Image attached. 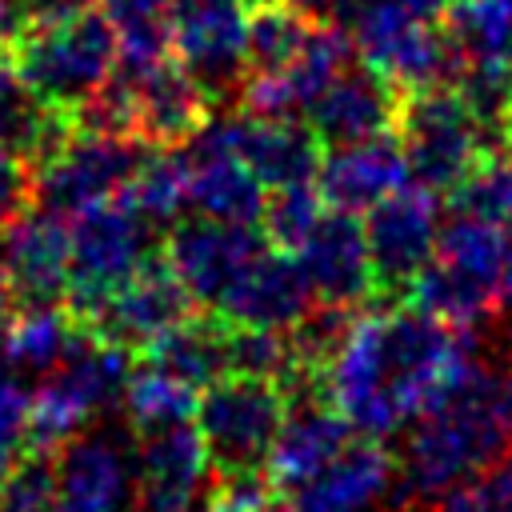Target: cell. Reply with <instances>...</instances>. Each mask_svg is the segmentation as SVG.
Here are the masks:
<instances>
[{
  "instance_id": "cell-1",
  "label": "cell",
  "mask_w": 512,
  "mask_h": 512,
  "mask_svg": "<svg viewBox=\"0 0 512 512\" xmlns=\"http://www.w3.org/2000/svg\"><path fill=\"white\" fill-rule=\"evenodd\" d=\"M472 356L468 328L444 324L412 300L356 312L340 348L320 368V392L352 432L388 440L408 432Z\"/></svg>"
},
{
  "instance_id": "cell-2",
  "label": "cell",
  "mask_w": 512,
  "mask_h": 512,
  "mask_svg": "<svg viewBox=\"0 0 512 512\" xmlns=\"http://www.w3.org/2000/svg\"><path fill=\"white\" fill-rule=\"evenodd\" d=\"M512 452V364L472 356L408 424L396 460L416 500H440Z\"/></svg>"
},
{
  "instance_id": "cell-3",
  "label": "cell",
  "mask_w": 512,
  "mask_h": 512,
  "mask_svg": "<svg viewBox=\"0 0 512 512\" xmlns=\"http://www.w3.org/2000/svg\"><path fill=\"white\" fill-rule=\"evenodd\" d=\"M408 300L456 328L512 308V228L456 208L440 224L432 264L408 284Z\"/></svg>"
},
{
  "instance_id": "cell-4",
  "label": "cell",
  "mask_w": 512,
  "mask_h": 512,
  "mask_svg": "<svg viewBox=\"0 0 512 512\" xmlns=\"http://www.w3.org/2000/svg\"><path fill=\"white\" fill-rule=\"evenodd\" d=\"M128 376L132 352L84 324L68 356L28 392V448L56 452L92 428L100 412H112L124 400Z\"/></svg>"
},
{
  "instance_id": "cell-5",
  "label": "cell",
  "mask_w": 512,
  "mask_h": 512,
  "mask_svg": "<svg viewBox=\"0 0 512 512\" xmlns=\"http://www.w3.org/2000/svg\"><path fill=\"white\" fill-rule=\"evenodd\" d=\"M160 228L140 216L124 196L84 208L68 220L72 240V280H68V308L80 324H88L112 292H120L140 268L156 260Z\"/></svg>"
},
{
  "instance_id": "cell-6",
  "label": "cell",
  "mask_w": 512,
  "mask_h": 512,
  "mask_svg": "<svg viewBox=\"0 0 512 512\" xmlns=\"http://www.w3.org/2000/svg\"><path fill=\"white\" fill-rule=\"evenodd\" d=\"M288 388L264 376L228 372L200 392L196 428L224 480L264 476L268 452L288 416Z\"/></svg>"
},
{
  "instance_id": "cell-7",
  "label": "cell",
  "mask_w": 512,
  "mask_h": 512,
  "mask_svg": "<svg viewBox=\"0 0 512 512\" xmlns=\"http://www.w3.org/2000/svg\"><path fill=\"white\" fill-rule=\"evenodd\" d=\"M396 136L408 160V180L428 192H456L464 176L492 152L480 120L456 88H424L400 96Z\"/></svg>"
},
{
  "instance_id": "cell-8",
  "label": "cell",
  "mask_w": 512,
  "mask_h": 512,
  "mask_svg": "<svg viewBox=\"0 0 512 512\" xmlns=\"http://www.w3.org/2000/svg\"><path fill=\"white\" fill-rule=\"evenodd\" d=\"M12 56L36 96H44L64 112H76L112 76L120 60V44L112 24L96 8L76 20L32 28L12 44Z\"/></svg>"
},
{
  "instance_id": "cell-9",
  "label": "cell",
  "mask_w": 512,
  "mask_h": 512,
  "mask_svg": "<svg viewBox=\"0 0 512 512\" xmlns=\"http://www.w3.org/2000/svg\"><path fill=\"white\" fill-rule=\"evenodd\" d=\"M148 148L152 144H144L140 136H112V132L80 128L44 164L32 168V204L72 220L84 208L116 200L136 176Z\"/></svg>"
},
{
  "instance_id": "cell-10",
  "label": "cell",
  "mask_w": 512,
  "mask_h": 512,
  "mask_svg": "<svg viewBox=\"0 0 512 512\" xmlns=\"http://www.w3.org/2000/svg\"><path fill=\"white\" fill-rule=\"evenodd\" d=\"M240 112L236 116H208L184 144V172H188V208L196 216L228 220V224H260L268 188L240 156Z\"/></svg>"
},
{
  "instance_id": "cell-11",
  "label": "cell",
  "mask_w": 512,
  "mask_h": 512,
  "mask_svg": "<svg viewBox=\"0 0 512 512\" xmlns=\"http://www.w3.org/2000/svg\"><path fill=\"white\" fill-rule=\"evenodd\" d=\"M248 0H172V56L216 96L248 80Z\"/></svg>"
},
{
  "instance_id": "cell-12",
  "label": "cell",
  "mask_w": 512,
  "mask_h": 512,
  "mask_svg": "<svg viewBox=\"0 0 512 512\" xmlns=\"http://www.w3.org/2000/svg\"><path fill=\"white\" fill-rule=\"evenodd\" d=\"M136 444L116 428H84L52 456V512H132Z\"/></svg>"
},
{
  "instance_id": "cell-13",
  "label": "cell",
  "mask_w": 512,
  "mask_h": 512,
  "mask_svg": "<svg viewBox=\"0 0 512 512\" xmlns=\"http://www.w3.org/2000/svg\"><path fill=\"white\" fill-rule=\"evenodd\" d=\"M260 224H228L212 216L180 220L164 240V260L192 296V304L220 308V300L232 292L240 272L268 248Z\"/></svg>"
},
{
  "instance_id": "cell-14",
  "label": "cell",
  "mask_w": 512,
  "mask_h": 512,
  "mask_svg": "<svg viewBox=\"0 0 512 512\" xmlns=\"http://www.w3.org/2000/svg\"><path fill=\"white\" fill-rule=\"evenodd\" d=\"M364 240L376 268V288H404L432 264L440 240V200L424 184H404L364 216Z\"/></svg>"
},
{
  "instance_id": "cell-15",
  "label": "cell",
  "mask_w": 512,
  "mask_h": 512,
  "mask_svg": "<svg viewBox=\"0 0 512 512\" xmlns=\"http://www.w3.org/2000/svg\"><path fill=\"white\" fill-rule=\"evenodd\" d=\"M0 264L20 308L68 304V280H72L68 220L40 204H28L16 220L0 228Z\"/></svg>"
},
{
  "instance_id": "cell-16",
  "label": "cell",
  "mask_w": 512,
  "mask_h": 512,
  "mask_svg": "<svg viewBox=\"0 0 512 512\" xmlns=\"http://www.w3.org/2000/svg\"><path fill=\"white\" fill-rule=\"evenodd\" d=\"M216 464L192 424H172L136 436V512H192Z\"/></svg>"
},
{
  "instance_id": "cell-17",
  "label": "cell",
  "mask_w": 512,
  "mask_h": 512,
  "mask_svg": "<svg viewBox=\"0 0 512 512\" xmlns=\"http://www.w3.org/2000/svg\"><path fill=\"white\" fill-rule=\"evenodd\" d=\"M300 260L316 304H340L356 308L376 292V268L364 240V220L340 208H324V216L312 224V232L292 248Z\"/></svg>"
},
{
  "instance_id": "cell-18",
  "label": "cell",
  "mask_w": 512,
  "mask_h": 512,
  "mask_svg": "<svg viewBox=\"0 0 512 512\" xmlns=\"http://www.w3.org/2000/svg\"><path fill=\"white\" fill-rule=\"evenodd\" d=\"M316 308V292L288 248H264L220 300L216 316L232 328H264V332H292Z\"/></svg>"
},
{
  "instance_id": "cell-19",
  "label": "cell",
  "mask_w": 512,
  "mask_h": 512,
  "mask_svg": "<svg viewBox=\"0 0 512 512\" xmlns=\"http://www.w3.org/2000/svg\"><path fill=\"white\" fill-rule=\"evenodd\" d=\"M360 432L348 428V420L328 404L304 396L300 404H288V416L280 424V436L268 452L264 476L276 492H300L316 484L356 440Z\"/></svg>"
},
{
  "instance_id": "cell-20",
  "label": "cell",
  "mask_w": 512,
  "mask_h": 512,
  "mask_svg": "<svg viewBox=\"0 0 512 512\" xmlns=\"http://www.w3.org/2000/svg\"><path fill=\"white\" fill-rule=\"evenodd\" d=\"M404 184H408V160L396 128L380 136L348 140V144H328L316 176L324 204L352 216H364Z\"/></svg>"
},
{
  "instance_id": "cell-21",
  "label": "cell",
  "mask_w": 512,
  "mask_h": 512,
  "mask_svg": "<svg viewBox=\"0 0 512 512\" xmlns=\"http://www.w3.org/2000/svg\"><path fill=\"white\" fill-rule=\"evenodd\" d=\"M192 312V296L168 268V260H152L140 268L120 292L108 296V304L88 320V328L104 332L108 340L124 344L128 352L152 348L168 328H176Z\"/></svg>"
},
{
  "instance_id": "cell-22",
  "label": "cell",
  "mask_w": 512,
  "mask_h": 512,
  "mask_svg": "<svg viewBox=\"0 0 512 512\" xmlns=\"http://www.w3.org/2000/svg\"><path fill=\"white\" fill-rule=\"evenodd\" d=\"M116 68L132 80L136 96V136L152 148H176L184 144L204 120H208V92L192 80V72L180 60H156V64H128L116 60Z\"/></svg>"
},
{
  "instance_id": "cell-23",
  "label": "cell",
  "mask_w": 512,
  "mask_h": 512,
  "mask_svg": "<svg viewBox=\"0 0 512 512\" xmlns=\"http://www.w3.org/2000/svg\"><path fill=\"white\" fill-rule=\"evenodd\" d=\"M400 88L380 76L372 64H348L308 108V124L324 144H348L364 136H380L396 128L400 116Z\"/></svg>"
},
{
  "instance_id": "cell-24",
  "label": "cell",
  "mask_w": 512,
  "mask_h": 512,
  "mask_svg": "<svg viewBox=\"0 0 512 512\" xmlns=\"http://www.w3.org/2000/svg\"><path fill=\"white\" fill-rule=\"evenodd\" d=\"M240 156L260 176V184L292 188V184H316L324 140L304 116H252L240 112Z\"/></svg>"
},
{
  "instance_id": "cell-25",
  "label": "cell",
  "mask_w": 512,
  "mask_h": 512,
  "mask_svg": "<svg viewBox=\"0 0 512 512\" xmlns=\"http://www.w3.org/2000/svg\"><path fill=\"white\" fill-rule=\"evenodd\" d=\"M76 132L72 112L48 104L24 80L12 48L0 44V144L20 152L32 168L44 164Z\"/></svg>"
},
{
  "instance_id": "cell-26",
  "label": "cell",
  "mask_w": 512,
  "mask_h": 512,
  "mask_svg": "<svg viewBox=\"0 0 512 512\" xmlns=\"http://www.w3.org/2000/svg\"><path fill=\"white\" fill-rule=\"evenodd\" d=\"M144 356H148V364H156L204 392L212 380L232 372V324L216 312H208V316L188 312L152 348H144Z\"/></svg>"
},
{
  "instance_id": "cell-27",
  "label": "cell",
  "mask_w": 512,
  "mask_h": 512,
  "mask_svg": "<svg viewBox=\"0 0 512 512\" xmlns=\"http://www.w3.org/2000/svg\"><path fill=\"white\" fill-rule=\"evenodd\" d=\"M80 320L72 312H64L60 304H28L16 312L12 332H8V348H4V368L16 376H48L68 348L80 336Z\"/></svg>"
},
{
  "instance_id": "cell-28",
  "label": "cell",
  "mask_w": 512,
  "mask_h": 512,
  "mask_svg": "<svg viewBox=\"0 0 512 512\" xmlns=\"http://www.w3.org/2000/svg\"><path fill=\"white\" fill-rule=\"evenodd\" d=\"M196 404H200V388H192L188 380H180V376H172L156 364L132 368L124 400H120V408L128 416V428L136 436L156 432V428H172V424H192Z\"/></svg>"
},
{
  "instance_id": "cell-29",
  "label": "cell",
  "mask_w": 512,
  "mask_h": 512,
  "mask_svg": "<svg viewBox=\"0 0 512 512\" xmlns=\"http://www.w3.org/2000/svg\"><path fill=\"white\" fill-rule=\"evenodd\" d=\"M452 0H332V24L352 40L356 52L396 36L404 28L440 24Z\"/></svg>"
},
{
  "instance_id": "cell-30",
  "label": "cell",
  "mask_w": 512,
  "mask_h": 512,
  "mask_svg": "<svg viewBox=\"0 0 512 512\" xmlns=\"http://www.w3.org/2000/svg\"><path fill=\"white\" fill-rule=\"evenodd\" d=\"M140 216H148L160 232H172L188 208V172H184V156L172 148H148V156L140 160L136 176L128 180V188L120 192Z\"/></svg>"
},
{
  "instance_id": "cell-31",
  "label": "cell",
  "mask_w": 512,
  "mask_h": 512,
  "mask_svg": "<svg viewBox=\"0 0 512 512\" xmlns=\"http://www.w3.org/2000/svg\"><path fill=\"white\" fill-rule=\"evenodd\" d=\"M100 12L116 32L120 60L156 64L172 56V0H100Z\"/></svg>"
},
{
  "instance_id": "cell-32",
  "label": "cell",
  "mask_w": 512,
  "mask_h": 512,
  "mask_svg": "<svg viewBox=\"0 0 512 512\" xmlns=\"http://www.w3.org/2000/svg\"><path fill=\"white\" fill-rule=\"evenodd\" d=\"M444 28L464 60H496L512 68V0H452Z\"/></svg>"
},
{
  "instance_id": "cell-33",
  "label": "cell",
  "mask_w": 512,
  "mask_h": 512,
  "mask_svg": "<svg viewBox=\"0 0 512 512\" xmlns=\"http://www.w3.org/2000/svg\"><path fill=\"white\" fill-rule=\"evenodd\" d=\"M312 24L316 20L300 16L284 0H260L248 12V76L288 68L292 56L304 48Z\"/></svg>"
},
{
  "instance_id": "cell-34",
  "label": "cell",
  "mask_w": 512,
  "mask_h": 512,
  "mask_svg": "<svg viewBox=\"0 0 512 512\" xmlns=\"http://www.w3.org/2000/svg\"><path fill=\"white\" fill-rule=\"evenodd\" d=\"M452 196L460 212L512 228V152L504 148L500 156H484Z\"/></svg>"
},
{
  "instance_id": "cell-35",
  "label": "cell",
  "mask_w": 512,
  "mask_h": 512,
  "mask_svg": "<svg viewBox=\"0 0 512 512\" xmlns=\"http://www.w3.org/2000/svg\"><path fill=\"white\" fill-rule=\"evenodd\" d=\"M324 196H320V188L316 184H292V188H272L268 192V204H264V220H260V228H264V236L276 244V248H296L308 232H312V224L324 216Z\"/></svg>"
},
{
  "instance_id": "cell-36",
  "label": "cell",
  "mask_w": 512,
  "mask_h": 512,
  "mask_svg": "<svg viewBox=\"0 0 512 512\" xmlns=\"http://www.w3.org/2000/svg\"><path fill=\"white\" fill-rule=\"evenodd\" d=\"M440 512H512V452L440 496Z\"/></svg>"
},
{
  "instance_id": "cell-37",
  "label": "cell",
  "mask_w": 512,
  "mask_h": 512,
  "mask_svg": "<svg viewBox=\"0 0 512 512\" xmlns=\"http://www.w3.org/2000/svg\"><path fill=\"white\" fill-rule=\"evenodd\" d=\"M0 512H52V456L28 448V456L0 484Z\"/></svg>"
},
{
  "instance_id": "cell-38",
  "label": "cell",
  "mask_w": 512,
  "mask_h": 512,
  "mask_svg": "<svg viewBox=\"0 0 512 512\" xmlns=\"http://www.w3.org/2000/svg\"><path fill=\"white\" fill-rule=\"evenodd\" d=\"M28 456V388L16 372L0 368V484Z\"/></svg>"
},
{
  "instance_id": "cell-39",
  "label": "cell",
  "mask_w": 512,
  "mask_h": 512,
  "mask_svg": "<svg viewBox=\"0 0 512 512\" xmlns=\"http://www.w3.org/2000/svg\"><path fill=\"white\" fill-rule=\"evenodd\" d=\"M28 204H32V164L8 144H0V228L16 220Z\"/></svg>"
},
{
  "instance_id": "cell-40",
  "label": "cell",
  "mask_w": 512,
  "mask_h": 512,
  "mask_svg": "<svg viewBox=\"0 0 512 512\" xmlns=\"http://www.w3.org/2000/svg\"><path fill=\"white\" fill-rule=\"evenodd\" d=\"M244 512H336V508H328V504H320V500H312L304 492H276V496L252 500Z\"/></svg>"
},
{
  "instance_id": "cell-41",
  "label": "cell",
  "mask_w": 512,
  "mask_h": 512,
  "mask_svg": "<svg viewBox=\"0 0 512 512\" xmlns=\"http://www.w3.org/2000/svg\"><path fill=\"white\" fill-rule=\"evenodd\" d=\"M20 312V300L4 276V264H0V368H4V348H8V332H12V320Z\"/></svg>"
},
{
  "instance_id": "cell-42",
  "label": "cell",
  "mask_w": 512,
  "mask_h": 512,
  "mask_svg": "<svg viewBox=\"0 0 512 512\" xmlns=\"http://www.w3.org/2000/svg\"><path fill=\"white\" fill-rule=\"evenodd\" d=\"M288 8H296L300 16H308V20H328L332 16V0H284Z\"/></svg>"
},
{
  "instance_id": "cell-43",
  "label": "cell",
  "mask_w": 512,
  "mask_h": 512,
  "mask_svg": "<svg viewBox=\"0 0 512 512\" xmlns=\"http://www.w3.org/2000/svg\"><path fill=\"white\" fill-rule=\"evenodd\" d=\"M192 512H244V504H240L232 492H220L216 500H200Z\"/></svg>"
},
{
  "instance_id": "cell-44",
  "label": "cell",
  "mask_w": 512,
  "mask_h": 512,
  "mask_svg": "<svg viewBox=\"0 0 512 512\" xmlns=\"http://www.w3.org/2000/svg\"><path fill=\"white\" fill-rule=\"evenodd\" d=\"M504 148L512 152V108H508V116H504Z\"/></svg>"
}]
</instances>
